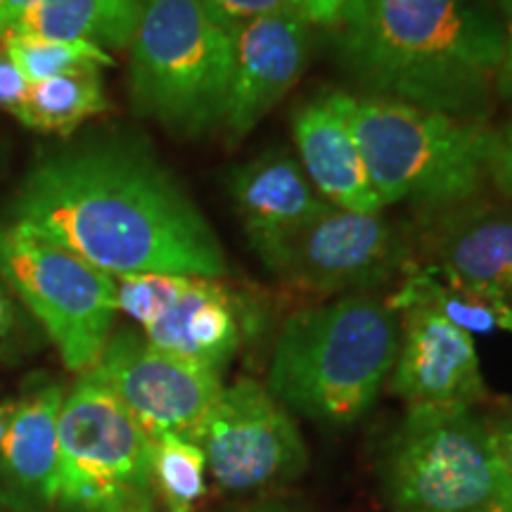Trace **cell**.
Returning <instances> with one entry per match:
<instances>
[{
    "instance_id": "obj_1",
    "label": "cell",
    "mask_w": 512,
    "mask_h": 512,
    "mask_svg": "<svg viewBox=\"0 0 512 512\" xmlns=\"http://www.w3.org/2000/svg\"><path fill=\"white\" fill-rule=\"evenodd\" d=\"M10 223L112 275H226V252L188 192L143 147L91 140L34 164Z\"/></svg>"
},
{
    "instance_id": "obj_2",
    "label": "cell",
    "mask_w": 512,
    "mask_h": 512,
    "mask_svg": "<svg viewBox=\"0 0 512 512\" xmlns=\"http://www.w3.org/2000/svg\"><path fill=\"white\" fill-rule=\"evenodd\" d=\"M328 31L361 95L460 119L489 112L505 31L486 0H351Z\"/></svg>"
},
{
    "instance_id": "obj_3",
    "label": "cell",
    "mask_w": 512,
    "mask_h": 512,
    "mask_svg": "<svg viewBox=\"0 0 512 512\" xmlns=\"http://www.w3.org/2000/svg\"><path fill=\"white\" fill-rule=\"evenodd\" d=\"M396 316L368 294H344L292 313L275 342L268 394L323 425L363 418L399 356Z\"/></svg>"
},
{
    "instance_id": "obj_4",
    "label": "cell",
    "mask_w": 512,
    "mask_h": 512,
    "mask_svg": "<svg viewBox=\"0 0 512 512\" xmlns=\"http://www.w3.org/2000/svg\"><path fill=\"white\" fill-rule=\"evenodd\" d=\"M370 183L384 204L432 211L472 202L489 178L494 128L408 102L342 93Z\"/></svg>"
},
{
    "instance_id": "obj_5",
    "label": "cell",
    "mask_w": 512,
    "mask_h": 512,
    "mask_svg": "<svg viewBox=\"0 0 512 512\" xmlns=\"http://www.w3.org/2000/svg\"><path fill=\"white\" fill-rule=\"evenodd\" d=\"M233 79V38L202 0H140L131 41L133 110L183 138L223 126Z\"/></svg>"
},
{
    "instance_id": "obj_6",
    "label": "cell",
    "mask_w": 512,
    "mask_h": 512,
    "mask_svg": "<svg viewBox=\"0 0 512 512\" xmlns=\"http://www.w3.org/2000/svg\"><path fill=\"white\" fill-rule=\"evenodd\" d=\"M382 491L392 512H512V484L475 408H408L384 451Z\"/></svg>"
},
{
    "instance_id": "obj_7",
    "label": "cell",
    "mask_w": 512,
    "mask_h": 512,
    "mask_svg": "<svg viewBox=\"0 0 512 512\" xmlns=\"http://www.w3.org/2000/svg\"><path fill=\"white\" fill-rule=\"evenodd\" d=\"M55 505L62 512H147L157 505L152 451L126 406L93 373L64 394Z\"/></svg>"
},
{
    "instance_id": "obj_8",
    "label": "cell",
    "mask_w": 512,
    "mask_h": 512,
    "mask_svg": "<svg viewBox=\"0 0 512 512\" xmlns=\"http://www.w3.org/2000/svg\"><path fill=\"white\" fill-rule=\"evenodd\" d=\"M0 278L46 328L64 366L91 373L119 311L117 280L12 223H0Z\"/></svg>"
},
{
    "instance_id": "obj_9",
    "label": "cell",
    "mask_w": 512,
    "mask_h": 512,
    "mask_svg": "<svg viewBox=\"0 0 512 512\" xmlns=\"http://www.w3.org/2000/svg\"><path fill=\"white\" fill-rule=\"evenodd\" d=\"M278 283L309 294H366L411 266L408 240L380 211L339 209L325 202L297 233L259 256Z\"/></svg>"
},
{
    "instance_id": "obj_10",
    "label": "cell",
    "mask_w": 512,
    "mask_h": 512,
    "mask_svg": "<svg viewBox=\"0 0 512 512\" xmlns=\"http://www.w3.org/2000/svg\"><path fill=\"white\" fill-rule=\"evenodd\" d=\"M192 441L216 484L233 494L292 482L306 467L297 425L256 380L223 389Z\"/></svg>"
},
{
    "instance_id": "obj_11",
    "label": "cell",
    "mask_w": 512,
    "mask_h": 512,
    "mask_svg": "<svg viewBox=\"0 0 512 512\" xmlns=\"http://www.w3.org/2000/svg\"><path fill=\"white\" fill-rule=\"evenodd\" d=\"M91 373L124 403L152 441L195 439L223 392L216 370L166 354L133 330L110 335Z\"/></svg>"
},
{
    "instance_id": "obj_12",
    "label": "cell",
    "mask_w": 512,
    "mask_h": 512,
    "mask_svg": "<svg viewBox=\"0 0 512 512\" xmlns=\"http://www.w3.org/2000/svg\"><path fill=\"white\" fill-rule=\"evenodd\" d=\"M313 27L294 8L252 19L230 31L233 79L226 112L228 136L240 140L302 79L311 57Z\"/></svg>"
},
{
    "instance_id": "obj_13",
    "label": "cell",
    "mask_w": 512,
    "mask_h": 512,
    "mask_svg": "<svg viewBox=\"0 0 512 512\" xmlns=\"http://www.w3.org/2000/svg\"><path fill=\"white\" fill-rule=\"evenodd\" d=\"M401 342L392 389L408 408H475L486 384L475 342L465 330L422 306L399 313Z\"/></svg>"
},
{
    "instance_id": "obj_14",
    "label": "cell",
    "mask_w": 512,
    "mask_h": 512,
    "mask_svg": "<svg viewBox=\"0 0 512 512\" xmlns=\"http://www.w3.org/2000/svg\"><path fill=\"white\" fill-rule=\"evenodd\" d=\"M422 259L448 283L472 287L512 306V209L477 204L427 214Z\"/></svg>"
},
{
    "instance_id": "obj_15",
    "label": "cell",
    "mask_w": 512,
    "mask_h": 512,
    "mask_svg": "<svg viewBox=\"0 0 512 512\" xmlns=\"http://www.w3.org/2000/svg\"><path fill=\"white\" fill-rule=\"evenodd\" d=\"M292 136L302 169L325 202L363 214L382 209L344 110L342 93L328 91L304 102L292 117Z\"/></svg>"
},
{
    "instance_id": "obj_16",
    "label": "cell",
    "mask_w": 512,
    "mask_h": 512,
    "mask_svg": "<svg viewBox=\"0 0 512 512\" xmlns=\"http://www.w3.org/2000/svg\"><path fill=\"white\" fill-rule=\"evenodd\" d=\"M62 401V384L46 382L15 403L8 430L0 437V501L10 508L48 512L55 505Z\"/></svg>"
},
{
    "instance_id": "obj_17",
    "label": "cell",
    "mask_w": 512,
    "mask_h": 512,
    "mask_svg": "<svg viewBox=\"0 0 512 512\" xmlns=\"http://www.w3.org/2000/svg\"><path fill=\"white\" fill-rule=\"evenodd\" d=\"M230 195L256 256L297 233L325 204L302 164L280 150H266L242 164L230 176Z\"/></svg>"
},
{
    "instance_id": "obj_18",
    "label": "cell",
    "mask_w": 512,
    "mask_h": 512,
    "mask_svg": "<svg viewBox=\"0 0 512 512\" xmlns=\"http://www.w3.org/2000/svg\"><path fill=\"white\" fill-rule=\"evenodd\" d=\"M145 339L166 354L219 373L242 339L233 294L211 278H188L171 309L147 325Z\"/></svg>"
},
{
    "instance_id": "obj_19",
    "label": "cell",
    "mask_w": 512,
    "mask_h": 512,
    "mask_svg": "<svg viewBox=\"0 0 512 512\" xmlns=\"http://www.w3.org/2000/svg\"><path fill=\"white\" fill-rule=\"evenodd\" d=\"M140 0H38L10 31L55 41H86L98 48H128L136 34Z\"/></svg>"
},
{
    "instance_id": "obj_20",
    "label": "cell",
    "mask_w": 512,
    "mask_h": 512,
    "mask_svg": "<svg viewBox=\"0 0 512 512\" xmlns=\"http://www.w3.org/2000/svg\"><path fill=\"white\" fill-rule=\"evenodd\" d=\"M387 306L394 313L422 306L444 316L467 335L470 332L489 335L498 330L512 332V306L508 302L482 290L448 283L420 261H411V266L403 271L399 290L387 299Z\"/></svg>"
},
{
    "instance_id": "obj_21",
    "label": "cell",
    "mask_w": 512,
    "mask_h": 512,
    "mask_svg": "<svg viewBox=\"0 0 512 512\" xmlns=\"http://www.w3.org/2000/svg\"><path fill=\"white\" fill-rule=\"evenodd\" d=\"M110 110V100L102 86L100 69H79L31 83L27 100L15 117L38 133L69 136L83 121Z\"/></svg>"
},
{
    "instance_id": "obj_22",
    "label": "cell",
    "mask_w": 512,
    "mask_h": 512,
    "mask_svg": "<svg viewBox=\"0 0 512 512\" xmlns=\"http://www.w3.org/2000/svg\"><path fill=\"white\" fill-rule=\"evenodd\" d=\"M0 41L29 83L79 72V69H102L114 64L107 50L86 41H55V38L24 34V31H5Z\"/></svg>"
},
{
    "instance_id": "obj_23",
    "label": "cell",
    "mask_w": 512,
    "mask_h": 512,
    "mask_svg": "<svg viewBox=\"0 0 512 512\" xmlns=\"http://www.w3.org/2000/svg\"><path fill=\"white\" fill-rule=\"evenodd\" d=\"M152 484L157 501L171 512H195V505L207 491L204 486L202 448L183 437H164L152 441Z\"/></svg>"
},
{
    "instance_id": "obj_24",
    "label": "cell",
    "mask_w": 512,
    "mask_h": 512,
    "mask_svg": "<svg viewBox=\"0 0 512 512\" xmlns=\"http://www.w3.org/2000/svg\"><path fill=\"white\" fill-rule=\"evenodd\" d=\"M190 275L169 273H140L119 278L117 283V306L126 316L138 320L143 328L162 318L171 304L181 297Z\"/></svg>"
},
{
    "instance_id": "obj_25",
    "label": "cell",
    "mask_w": 512,
    "mask_h": 512,
    "mask_svg": "<svg viewBox=\"0 0 512 512\" xmlns=\"http://www.w3.org/2000/svg\"><path fill=\"white\" fill-rule=\"evenodd\" d=\"M202 5L223 29L233 31L252 19L294 8V0H202Z\"/></svg>"
},
{
    "instance_id": "obj_26",
    "label": "cell",
    "mask_w": 512,
    "mask_h": 512,
    "mask_svg": "<svg viewBox=\"0 0 512 512\" xmlns=\"http://www.w3.org/2000/svg\"><path fill=\"white\" fill-rule=\"evenodd\" d=\"M489 181L512 197V124L503 131H494V145L489 157Z\"/></svg>"
},
{
    "instance_id": "obj_27",
    "label": "cell",
    "mask_w": 512,
    "mask_h": 512,
    "mask_svg": "<svg viewBox=\"0 0 512 512\" xmlns=\"http://www.w3.org/2000/svg\"><path fill=\"white\" fill-rule=\"evenodd\" d=\"M31 83L27 81L15 62L10 60L8 53L0 48V110L17 114L19 107L27 100Z\"/></svg>"
},
{
    "instance_id": "obj_28",
    "label": "cell",
    "mask_w": 512,
    "mask_h": 512,
    "mask_svg": "<svg viewBox=\"0 0 512 512\" xmlns=\"http://www.w3.org/2000/svg\"><path fill=\"white\" fill-rule=\"evenodd\" d=\"M484 420L498 465H501L503 475L512 484V403Z\"/></svg>"
},
{
    "instance_id": "obj_29",
    "label": "cell",
    "mask_w": 512,
    "mask_h": 512,
    "mask_svg": "<svg viewBox=\"0 0 512 512\" xmlns=\"http://www.w3.org/2000/svg\"><path fill=\"white\" fill-rule=\"evenodd\" d=\"M349 3L351 0H294V8L311 27L328 31L339 22V17H342Z\"/></svg>"
},
{
    "instance_id": "obj_30",
    "label": "cell",
    "mask_w": 512,
    "mask_h": 512,
    "mask_svg": "<svg viewBox=\"0 0 512 512\" xmlns=\"http://www.w3.org/2000/svg\"><path fill=\"white\" fill-rule=\"evenodd\" d=\"M34 3H38V0H0V36L15 27L19 17Z\"/></svg>"
},
{
    "instance_id": "obj_31",
    "label": "cell",
    "mask_w": 512,
    "mask_h": 512,
    "mask_svg": "<svg viewBox=\"0 0 512 512\" xmlns=\"http://www.w3.org/2000/svg\"><path fill=\"white\" fill-rule=\"evenodd\" d=\"M505 12H508V31H505V60L501 69L498 88L503 93H512V0H503Z\"/></svg>"
},
{
    "instance_id": "obj_32",
    "label": "cell",
    "mask_w": 512,
    "mask_h": 512,
    "mask_svg": "<svg viewBox=\"0 0 512 512\" xmlns=\"http://www.w3.org/2000/svg\"><path fill=\"white\" fill-rule=\"evenodd\" d=\"M12 328H15V306H12L8 292L0 287V347L8 342Z\"/></svg>"
},
{
    "instance_id": "obj_33",
    "label": "cell",
    "mask_w": 512,
    "mask_h": 512,
    "mask_svg": "<svg viewBox=\"0 0 512 512\" xmlns=\"http://www.w3.org/2000/svg\"><path fill=\"white\" fill-rule=\"evenodd\" d=\"M12 411H15V401L0 403V437H3L5 430H8V422L12 418Z\"/></svg>"
},
{
    "instance_id": "obj_34",
    "label": "cell",
    "mask_w": 512,
    "mask_h": 512,
    "mask_svg": "<svg viewBox=\"0 0 512 512\" xmlns=\"http://www.w3.org/2000/svg\"><path fill=\"white\" fill-rule=\"evenodd\" d=\"M245 512H292V510L280 508V505H261V508H252V510H245Z\"/></svg>"
},
{
    "instance_id": "obj_35",
    "label": "cell",
    "mask_w": 512,
    "mask_h": 512,
    "mask_svg": "<svg viewBox=\"0 0 512 512\" xmlns=\"http://www.w3.org/2000/svg\"><path fill=\"white\" fill-rule=\"evenodd\" d=\"M147 512H171V510H166V508H164V510H157V505H155V508H152V510H147Z\"/></svg>"
}]
</instances>
